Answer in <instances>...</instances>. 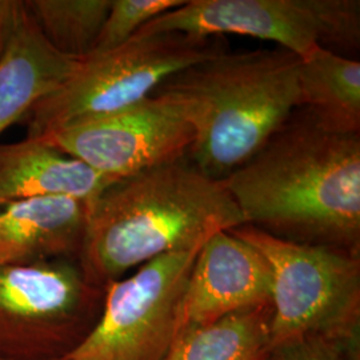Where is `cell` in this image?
Instances as JSON below:
<instances>
[{"label":"cell","mask_w":360,"mask_h":360,"mask_svg":"<svg viewBox=\"0 0 360 360\" xmlns=\"http://www.w3.org/2000/svg\"><path fill=\"white\" fill-rule=\"evenodd\" d=\"M223 183L245 224L359 254L360 134L327 131L296 108Z\"/></svg>","instance_id":"6da1fadb"},{"label":"cell","mask_w":360,"mask_h":360,"mask_svg":"<svg viewBox=\"0 0 360 360\" xmlns=\"http://www.w3.org/2000/svg\"><path fill=\"white\" fill-rule=\"evenodd\" d=\"M223 180L186 156L116 180L91 205L77 263L105 285L155 257L202 248L215 232L245 226Z\"/></svg>","instance_id":"7a4b0ae2"},{"label":"cell","mask_w":360,"mask_h":360,"mask_svg":"<svg viewBox=\"0 0 360 360\" xmlns=\"http://www.w3.org/2000/svg\"><path fill=\"white\" fill-rule=\"evenodd\" d=\"M299 63L281 47L227 51L168 77L151 96L171 104L193 129L187 158L223 180L299 108Z\"/></svg>","instance_id":"3957f363"},{"label":"cell","mask_w":360,"mask_h":360,"mask_svg":"<svg viewBox=\"0 0 360 360\" xmlns=\"http://www.w3.org/2000/svg\"><path fill=\"white\" fill-rule=\"evenodd\" d=\"M227 51V39L219 35L135 34L116 49L79 60L65 83L27 114V138L40 139L141 103L168 77Z\"/></svg>","instance_id":"277c9868"},{"label":"cell","mask_w":360,"mask_h":360,"mask_svg":"<svg viewBox=\"0 0 360 360\" xmlns=\"http://www.w3.org/2000/svg\"><path fill=\"white\" fill-rule=\"evenodd\" d=\"M229 231L270 266V351L309 336L359 333V254L291 242L248 224Z\"/></svg>","instance_id":"5b68a950"},{"label":"cell","mask_w":360,"mask_h":360,"mask_svg":"<svg viewBox=\"0 0 360 360\" xmlns=\"http://www.w3.org/2000/svg\"><path fill=\"white\" fill-rule=\"evenodd\" d=\"M75 259L0 266V360L65 359L103 306Z\"/></svg>","instance_id":"8992f818"},{"label":"cell","mask_w":360,"mask_h":360,"mask_svg":"<svg viewBox=\"0 0 360 360\" xmlns=\"http://www.w3.org/2000/svg\"><path fill=\"white\" fill-rule=\"evenodd\" d=\"M243 35L276 43L297 58L323 47L359 50V0H186L136 34Z\"/></svg>","instance_id":"52a82bcc"},{"label":"cell","mask_w":360,"mask_h":360,"mask_svg":"<svg viewBox=\"0 0 360 360\" xmlns=\"http://www.w3.org/2000/svg\"><path fill=\"white\" fill-rule=\"evenodd\" d=\"M199 250L155 257L105 285L98 322L65 359H163L175 340L180 299Z\"/></svg>","instance_id":"ba28073f"},{"label":"cell","mask_w":360,"mask_h":360,"mask_svg":"<svg viewBox=\"0 0 360 360\" xmlns=\"http://www.w3.org/2000/svg\"><path fill=\"white\" fill-rule=\"evenodd\" d=\"M111 179H123L186 156L193 129L160 98L40 138Z\"/></svg>","instance_id":"9c48e42d"},{"label":"cell","mask_w":360,"mask_h":360,"mask_svg":"<svg viewBox=\"0 0 360 360\" xmlns=\"http://www.w3.org/2000/svg\"><path fill=\"white\" fill-rule=\"evenodd\" d=\"M271 294L262 252L231 231L215 232L199 250L181 294L175 340L235 312L271 306Z\"/></svg>","instance_id":"30bf717a"},{"label":"cell","mask_w":360,"mask_h":360,"mask_svg":"<svg viewBox=\"0 0 360 360\" xmlns=\"http://www.w3.org/2000/svg\"><path fill=\"white\" fill-rule=\"evenodd\" d=\"M89 203L49 196L0 205V266L77 260Z\"/></svg>","instance_id":"8fae6325"},{"label":"cell","mask_w":360,"mask_h":360,"mask_svg":"<svg viewBox=\"0 0 360 360\" xmlns=\"http://www.w3.org/2000/svg\"><path fill=\"white\" fill-rule=\"evenodd\" d=\"M114 181L41 139L0 144V205L49 196L91 205Z\"/></svg>","instance_id":"7c38bea8"},{"label":"cell","mask_w":360,"mask_h":360,"mask_svg":"<svg viewBox=\"0 0 360 360\" xmlns=\"http://www.w3.org/2000/svg\"><path fill=\"white\" fill-rule=\"evenodd\" d=\"M77 63L52 49L23 1L0 59V135L59 89Z\"/></svg>","instance_id":"4fadbf2b"},{"label":"cell","mask_w":360,"mask_h":360,"mask_svg":"<svg viewBox=\"0 0 360 360\" xmlns=\"http://www.w3.org/2000/svg\"><path fill=\"white\" fill-rule=\"evenodd\" d=\"M299 108L322 129L360 134V62L318 47L300 59Z\"/></svg>","instance_id":"5bb4252c"},{"label":"cell","mask_w":360,"mask_h":360,"mask_svg":"<svg viewBox=\"0 0 360 360\" xmlns=\"http://www.w3.org/2000/svg\"><path fill=\"white\" fill-rule=\"evenodd\" d=\"M271 306L245 309L178 338L162 360H267Z\"/></svg>","instance_id":"9a60e30c"},{"label":"cell","mask_w":360,"mask_h":360,"mask_svg":"<svg viewBox=\"0 0 360 360\" xmlns=\"http://www.w3.org/2000/svg\"><path fill=\"white\" fill-rule=\"evenodd\" d=\"M25 4L53 50L83 60L94 52L111 0H27Z\"/></svg>","instance_id":"2e32d148"},{"label":"cell","mask_w":360,"mask_h":360,"mask_svg":"<svg viewBox=\"0 0 360 360\" xmlns=\"http://www.w3.org/2000/svg\"><path fill=\"white\" fill-rule=\"evenodd\" d=\"M186 0H111V7L92 53L116 49L156 16L183 6Z\"/></svg>","instance_id":"e0dca14e"},{"label":"cell","mask_w":360,"mask_h":360,"mask_svg":"<svg viewBox=\"0 0 360 360\" xmlns=\"http://www.w3.org/2000/svg\"><path fill=\"white\" fill-rule=\"evenodd\" d=\"M267 360H359V333L309 336L271 349Z\"/></svg>","instance_id":"ac0fdd59"},{"label":"cell","mask_w":360,"mask_h":360,"mask_svg":"<svg viewBox=\"0 0 360 360\" xmlns=\"http://www.w3.org/2000/svg\"><path fill=\"white\" fill-rule=\"evenodd\" d=\"M22 4L19 0H0V59L13 35Z\"/></svg>","instance_id":"d6986e66"},{"label":"cell","mask_w":360,"mask_h":360,"mask_svg":"<svg viewBox=\"0 0 360 360\" xmlns=\"http://www.w3.org/2000/svg\"><path fill=\"white\" fill-rule=\"evenodd\" d=\"M60 360H68V359H60Z\"/></svg>","instance_id":"ffe728a7"}]
</instances>
